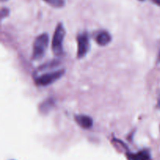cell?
Returning <instances> with one entry per match:
<instances>
[{
    "label": "cell",
    "instance_id": "7",
    "mask_svg": "<svg viewBox=\"0 0 160 160\" xmlns=\"http://www.w3.org/2000/svg\"><path fill=\"white\" fill-rule=\"evenodd\" d=\"M54 101H53L52 99H50L49 98V99L43 102L40 105V106H39V110H40L41 112H42V113L44 114L47 113V112H49V111L51 110L52 108L54 106Z\"/></svg>",
    "mask_w": 160,
    "mask_h": 160
},
{
    "label": "cell",
    "instance_id": "4",
    "mask_svg": "<svg viewBox=\"0 0 160 160\" xmlns=\"http://www.w3.org/2000/svg\"><path fill=\"white\" fill-rule=\"evenodd\" d=\"M77 42H78L77 56L78 59H81L86 56L90 49V41H89L88 34L87 33L80 34L77 38Z\"/></svg>",
    "mask_w": 160,
    "mask_h": 160
},
{
    "label": "cell",
    "instance_id": "9",
    "mask_svg": "<svg viewBox=\"0 0 160 160\" xmlns=\"http://www.w3.org/2000/svg\"><path fill=\"white\" fill-rule=\"evenodd\" d=\"M44 1L55 8H61L65 5V0H44Z\"/></svg>",
    "mask_w": 160,
    "mask_h": 160
},
{
    "label": "cell",
    "instance_id": "2",
    "mask_svg": "<svg viewBox=\"0 0 160 160\" xmlns=\"http://www.w3.org/2000/svg\"><path fill=\"white\" fill-rule=\"evenodd\" d=\"M66 31L62 23H59L56 28L52 40V50L56 56H61L63 53V41Z\"/></svg>",
    "mask_w": 160,
    "mask_h": 160
},
{
    "label": "cell",
    "instance_id": "6",
    "mask_svg": "<svg viewBox=\"0 0 160 160\" xmlns=\"http://www.w3.org/2000/svg\"><path fill=\"white\" fill-rule=\"evenodd\" d=\"M111 40H112L111 34L106 31H100L95 38L97 44L101 45V46H105V45H108L111 42Z\"/></svg>",
    "mask_w": 160,
    "mask_h": 160
},
{
    "label": "cell",
    "instance_id": "13",
    "mask_svg": "<svg viewBox=\"0 0 160 160\" xmlns=\"http://www.w3.org/2000/svg\"><path fill=\"white\" fill-rule=\"evenodd\" d=\"M2 1H6V0H2Z\"/></svg>",
    "mask_w": 160,
    "mask_h": 160
},
{
    "label": "cell",
    "instance_id": "11",
    "mask_svg": "<svg viewBox=\"0 0 160 160\" xmlns=\"http://www.w3.org/2000/svg\"><path fill=\"white\" fill-rule=\"evenodd\" d=\"M152 1L153 3H155V4H156L157 6H160V0H152Z\"/></svg>",
    "mask_w": 160,
    "mask_h": 160
},
{
    "label": "cell",
    "instance_id": "3",
    "mask_svg": "<svg viewBox=\"0 0 160 160\" xmlns=\"http://www.w3.org/2000/svg\"><path fill=\"white\" fill-rule=\"evenodd\" d=\"M64 73H65V70L63 69L45 73L35 78V84L38 86H48L62 78Z\"/></svg>",
    "mask_w": 160,
    "mask_h": 160
},
{
    "label": "cell",
    "instance_id": "10",
    "mask_svg": "<svg viewBox=\"0 0 160 160\" xmlns=\"http://www.w3.org/2000/svg\"><path fill=\"white\" fill-rule=\"evenodd\" d=\"M9 14V10L8 8H2L1 9V18L3 19L4 17H6Z\"/></svg>",
    "mask_w": 160,
    "mask_h": 160
},
{
    "label": "cell",
    "instance_id": "8",
    "mask_svg": "<svg viewBox=\"0 0 160 160\" xmlns=\"http://www.w3.org/2000/svg\"><path fill=\"white\" fill-rule=\"evenodd\" d=\"M138 160H152L151 159V155L148 150H142L140 151L139 152L136 153Z\"/></svg>",
    "mask_w": 160,
    "mask_h": 160
},
{
    "label": "cell",
    "instance_id": "1",
    "mask_svg": "<svg viewBox=\"0 0 160 160\" xmlns=\"http://www.w3.org/2000/svg\"><path fill=\"white\" fill-rule=\"evenodd\" d=\"M49 44V37L47 33H43L35 38L33 45L32 59L39 60L45 56Z\"/></svg>",
    "mask_w": 160,
    "mask_h": 160
},
{
    "label": "cell",
    "instance_id": "12",
    "mask_svg": "<svg viewBox=\"0 0 160 160\" xmlns=\"http://www.w3.org/2000/svg\"><path fill=\"white\" fill-rule=\"evenodd\" d=\"M159 61H160V53H159Z\"/></svg>",
    "mask_w": 160,
    "mask_h": 160
},
{
    "label": "cell",
    "instance_id": "14",
    "mask_svg": "<svg viewBox=\"0 0 160 160\" xmlns=\"http://www.w3.org/2000/svg\"><path fill=\"white\" fill-rule=\"evenodd\" d=\"M140 1H144V0H140Z\"/></svg>",
    "mask_w": 160,
    "mask_h": 160
},
{
    "label": "cell",
    "instance_id": "5",
    "mask_svg": "<svg viewBox=\"0 0 160 160\" xmlns=\"http://www.w3.org/2000/svg\"><path fill=\"white\" fill-rule=\"evenodd\" d=\"M75 120L78 124L83 129H90L93 126V120L89 116L77 115L75 116Z\"/></svg>",
    "mask_w": 160,
    "mask_h": 160
}]
</instances>
